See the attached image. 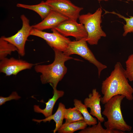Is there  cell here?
I'll list each match as a JSON object with an SVG mask.
<instances>
[{
  "mask_svg": "<svg viewBox=\"0 0 133 133\" xmlns=\"http://www.w3.org/2000/svg\"><path fill=\"white\" fill-rule=\"evenodd\" d=\"M101 92L103 96L101 102L103 104L117 95L124 96L129 101L133 100V88L129 83L125 70L120 62L116 63L110 76L102 81Z\"/></svg>",
  "mask_w": 133,
  "mask_h": 133,
  "instance_id": "1",
  "label": "cell"
},
{
  "mask_svg": "<svg viewBox=\"0 0 133 133\" xmlns=\"http://www.w3.org/2000/svg\"><path fill=\"white\" fill-rule=\"evenodd\" d=\"M54 53L53 62L48 65H36L34 67L37 73H40V80L43 84L49 83L53 89L56 88L59 82L63 79L67 72L65 65L67 61L73 59L79 60L58 50L53 49Z\"/></svg>",
  "mask_w": 133,
  "mask_h": 133,
  "instance_id": "2",
  "label": "cell"
},
{
  "mask_svg": "<svg viewBox=\"0 0 133 133\" xmlns=\"http://www.w3.org/2000/svg\"><path fill=\"white\" fill-rule=\"evenodd\" d=\"M125 98L123 95H116L104 104V109L102 114L107 119L104 123L106 128L116 129L124 133L132 130V126L128 124L125 121L121 110V102Z\"/></svg>",
  "mask_w": 133,
  "mask_h": 133,
  "instance_id": "3",
  "label": "cell"
},
{
  "mask_svg": "<svg viewBox=\"0 0 133 133\" xmlns=\"http://www.w3.org/2000/svg\"><path fill=\"white\" fill-rule=\"evenodd\" d=\"M102 12L101 8H99L94 13L82 15L78 18L79 23L84 25L87 33L86 41L91 45H97L102 37L106 36L101 26Z\"/></svg>",
  "mask_w": 133,
  "mask_h": 133,
  "instance_id": "4",
  "label": "cell"
},
{
  "mask_svg": "<svg viewBox=\"0 0 133 133\" xmlns=\"http://www.w3.org/2000/svg\"><path fill=\"white\" fill-rule=\"evenodd\" d=\"M86 38L71 41L66 50L63 52L69 56L74 54L78 55L93 64L97 68L99 77L101 71L106 68L107 66L99 61L95 58L88 46Z\"/></svg>",
  "mask_w": 133,
  "mask_h": 133,
  "instance_id": "5",
  "label": "cell"
},
{
  "mask_svg": "<svg viewBox=\"0 0 133 133\" xmlns=\"http://www.w3.org/2000/svg\"><path fill=\"white\" fill-rule=\"evenodd\" d=\"M52 32L49 33L40 31L33 28L30 35L36 36L44 39L53 49H55L64 52L71 41L54 29H51Z\"/></svg>",
  "mask_w": 133,
  "mask_h": 133,
  "instance_id": "6",
  "label": "cell"
},
{
  "mask_svg": "<svg viewBox=\"0 0 133 133\" xmlns=\"http://www.w3.org/2000/svg\"><path fill=\"white\" fill-rule=\"evenodd\" d=\"M22 22L21 28L14 35L9 37L2 36L3 39L15 46L19 54L22 56L25 54V45L33 27L30 24L29 19L24 15L20 16Z\"/></svg>",
  "mask_w": 133,
  "mask_h": 133,
  "instance_id": "7",
  "label": "cell"
},
{
  "mask_svg": "<svg viewBox=\"0 0 133 133\" xmlns=\"http://www.w3.org/2000/svg\"><path fill=\"white\" fill-rule=\"evenodd\" d=\"M53 29L63 36L73 37L77 40L87 37V33L84 25L74 20L68 19Z\"/></svg>",
  "mask_w": 133,
  "mask_h": 133,
  "instance_id": "8",
  "label": "cell"
},
{
  "mask_svg": "<svg viewBox=\"0 0 133 133\" xmlns=\"http://www.w3.org/2000/svg\"><path fill=\"white\" fill-rule=\"evenodd\" d=\"M46 2L52 8L69 19L77 21L83 9L77 6L69 0H48Z\"/></svg>",
  "mask_w": 133,
  "mask_h": 133,
  "instance_id": "9",
  "label": "cell"
},
{
  "mask_svg": "<svg viewBox=\"0 0 133 133\" xmlns=\"http://www.w3.org/2000/svg\"><path fill=\"white\" fill-rule=\"evenodd\" d=\"M34 65L23 60L6 57L0 60V72L6 76L16 75L21 71L31 69Z\"/></svg>",
  "mask_w": 133,
  "mask_h": 133,
  "instance_id": "10",
  "label": "cell"
},
{
  "mask_svg": "<svg viewBox=\"0 0 133 133\" xmlns=\"http://www.w3.org/2000/svg\"><path fill=\"white\" fill-rule=\"evenodd\" d=\"M101 97L97 89H93L92 93L89 94L88 97L84 99V104L87 108L90 109V114L102 123L105 121V119L101 113L100 105Z\"/></svg>",
  "mask_w": 133,
  "mask_h": 133,
  "instance_id": "11",
  "label": "cell"
},
{
  "mask_svg": "<svg viewBox=\"0 0 133 133\" xmlns=\"http://www.w3.org/2000/svg\"><path fill=\"white\" fill-rule=\"evenodd\" d=\"M69 19L57 11L52 10L40 22L32 26L33 28L43 31L55 28L63 21Z\"/></svg>",
  "mask_w": 133,
  "mask_h": 133,
  "instance_id": "12",
  "label": "cell"
},
{
  "mask_svg": "<svg viewBox=\"0 0 133 133\" xmlns=\"http://www.w3.org/2000/svg\"><path fill=\"white\" fill-rule=\"evenodd\" d=\"M53 96L51 98L49 99L48 102L45 103L46 106L44 109L40 108L37 105L34 106V111L36 113L42 114L46 118L52 115L53 109L55 103L58 100L62 97L64 94L63 91L58 90L56 88L53 89Z\"/></svg>",
  "mask_w": 133,
  "mask_h": 133,
  "instance_id": "13",
  "label": "cell"
},
{
  "mask_svg": "<svg viewBox=\"0 0 133 133\" xmlns=\"http://www.w3.org/2000/svg\"><path fill=\"white\" fill-rule=\"evenodd\" d=\"M65 108V105L61 102H60L58 109L53 114L41 120L33 119V120L40 123L42 121L45 122L47 121L50 122L51 120H53L56 124L55 127L53 130V133H55L61 127L63 124V119H64V110Z\"/></svg>",
  "mask_w": 133,
  "mask_h": 133,
  "instance_id": "14",
  "label": "cell"
},
{
  "mask_svg": "<svg viewBox=\"0 0 133 133\" xmlns=\"http://www.w3.org/2000/svg\"><path fill=\"white\" fill-rule=\"evenodd\" d=\"M17 7L28 9L35 12L39 15L42 20L53 10L46 1H42L38 4L33 5L18 3L17 4Z\"/></svg>",
  "mask_w": 133,
  "mask_h": 133,
  "instance_id": "15",
  "label": "cell"
},
{
  "mask_svg": "<svg viewBox=\"0 0 133 133\" xmlns=\"http://www.w3.org/2000/svg\"><path fill=\"white\" fill-rule=\"evenodd\" d=\"M73 101L75 107L81 113L83 116L84 120L87 125L92 126L98 123L97 119L91 115L88 112L87 108L81 100L75 99Z\"/></svg>",
  "mask_w": 133,
  "mask_h": 133,
  "instance_id": "16",
  "label": "cell"
},
{
  "mask_svg": "<svg viewBox=\"0 0 133 133\" xmlns=\"http://www.w3.org/2000/svg\"><path fill=\"white\" fill-rule=\"evenodd\" d=\"M87 125L84 120L63 124L58 130L59 133H73L79 130L86 128Z\"/></svg>",
  "mask_w": 133,
  "mask_h": 133,
  "instance_id": "17",
  "label": "cell"
},
{
  "mask_svg": "<svg viewBox=\"0 0 133 133\" xmlns=\"http://www.w3.org/2000/svg\"><path fill=\"white\" fill-rule=\"evenodd\" d=\"M64 119L65 120V123L84 120L83 116L81 113L75 107L67 109L65 108Z\"/></svg>",
  "mask_w": 133,
  "mask_h": 133,
  "instance_id": "18",
  "label": "cell"
},
{
  "mask_svg": "<svg viewBox=\"0 0 133 133\" xmlns=\"http://www.w3.org/2000/svg\"><path fill=\"white\" fill-rule=\"evenodd\" d=\"M101 122L98 121L97 124L91 127L86 128L79 131V133H124L121 131L116 129H105L102 126Z\"/></svg>",
  "mask_w": 133,
  "mask_h": 133,
  "instance_id": "19",
  "label": "cell"
},
{
  "mask_svg": "<svg viewBox=\"0 0 133 133\" xmlns=\"http://www.w3.org/2000/svg\"><path fill=\"white\" fill-rule=\"evenodd\" d=\"M18 51L17 48L12 44L4 39L2 36L0 38V60L6 57L12 52Z\"/></svg>",
  "mask_w": 133,
  "mask_h": 133,
  "instance_id": "20",
  "label": "cell"
},
{
  "mask_svg": "<svg viewBox=\"0 0 133 133\" xmlns=\"http://www.w3.org/2000/svg\"><path fill=\"white\" fill-rule=\"evenodd\" d=\"M105 13H111L116 15L125 21L126 24L124 25L123 27L124 31L123 34V36H125L129 33H133V16H130L129 18L126 17L114 11L109 12L105 11Z\"/></svg>",
  "mask_w": 133,
  "mask_h": 133,
  "instance_id": "21",
  "label": "cell"
},
{
  "mask_svg": "<svg viewBox=\"0 0 133 133\" xmlns=\"http://www.w3.org/2000/svg\"><path fill=\"white\" fill-rule=\"evenodd\" d=\"M125 71L127 77L130 81H133V54L130 55L125 62Z\"/></svg>",
  "mask_w": 133,
  "mask_h": 133,
  "instance_id": "22",
  "label": "cell"
},
{
  "mask_svg": "<svg viewBox=\"0 0 133 133\" xmlns=\"http://www.w3.org/2000/svg\"><path fill=\"white\" fill-rule=\"evenodd\" d=\"M21 98L16 92H14L9 97H4L2 96L0 97V105L4 104L6 102L12 100H17Z\"/></svg>",
  "mask_w": 133,
  "mask_h": 133,
  "instance_id": "23",
  "label": "cell"
},
{
  "mask_svg": "<svg viewBox=\"0 0 133 133\" xmlns=\"http://www.w3.org/2000/svg\"><path fill=\"white\" fill-rule=\"evenodd\" d=\"M98 1H108V0H97Z\"/></svg>",
  "mask_w": 133,
  "mask_h": 133,
  "instance_id": "24",
  "label": "cell"
},
{
  "mask_svg": "<svg viewBox=\"0 0 133 133\" xmlns=\"http://www.w3.org/2000/svg\"><path fill=\"white\" fill-rule=\"evenodd\" d=\"M128 0V1H129L130 0H131L132 1H133V0Z\"/></svg>",
  "mask_w": 133,
  "mask_h": 133,
  "instance_id": "25",
  "label": "cell"
},
{
  "mask_svg": "<svg viewBox=\"0 0 133 133\" xmlns=\"http://www.w3.org/2000/svg\"></svg>",
  "mask_w": 133,
  "mask_h": 133,
  "instance_id": "26",
  "label": "cell"
}]
</instances>
